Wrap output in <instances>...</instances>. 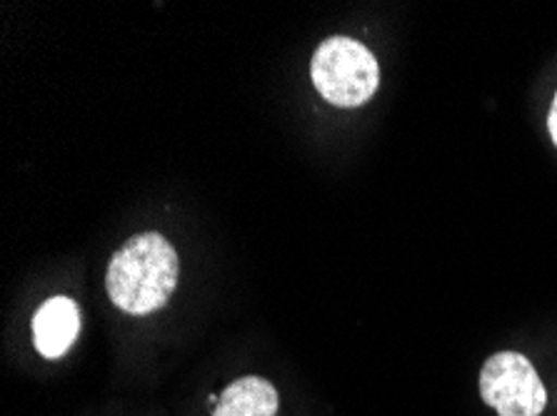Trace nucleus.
I'll list each match as a JSON object with an SVG mask.
<instances>
[{"mask_svg":"<svg viewBox=\"0 0 557 416\" xmlns=\"http://www.w3.org/2000/svg\"><path fill=\"white\" fill-rule=\"evenodd\" d=\"M178 285V254L160 232L131 237L113 254L106 290L115 307L128 314H150L171 300Z\"/></svg>","mask_w":557,"mask_h":416,"instance_id":"f257e3e1","label":"nucleus"},{"mask_svg":"<svg viewBox=\"0 0 557 416\" xmlns=\"http://www.w3.org/2000/svg\"><path fill=\"white\" fill-rule=\"evenodd\" d=\"M312 83L327 103L358 108L375 96L380 71L373 53L358 40L335 36L320 42L310 65Z\"/></svg>","mask_w":557,"mask_h":416,"instance_id":"f03ea898","label":"nucleus"},{"mask_svg":"<svg viewBox=\"0 0 557 416\" xmlns=\"http://www.w3.org/2000/svg\"><path fill=\"white\" fill-rule=\"evenodd\" d=\"M480 394L500 416H540L547 404L535 367L518 352H497L485 362Z\"/></svg>","mask_w":557,"mask_h":416,"instance_id":"7ed1b4c3","label":"nucleus"},{"mask_svg":"<svg viewBox=\"0 0 557 416\" xmlns=\"http://www.w3.org/2000/svg\"><path fill=\"white\" fill-rule=\"evenodd\" d=\"M81 329V314L73 300L53 297L33 317V337H36L38 352L48 360L63 356L75 342Z\"/></svg>","mask_w":557,"mask_h":416,"instance_id":"20e7f679","label":"nucleus"},{"mask_svg":"<svg viewBox=\"0 0 557 416\" xmlns=\"http://www.w3.org/2000/svg\"><path fill=\"white\" fill-rule=\"evenodd\" d=\"M277 392L263 377H243L233 381L218 399L213 416H275Z\"/></svg>","mask_w":557,"mask_h":416,"instance_id":"39448f33","label":"nucleus"},{"mask_svg":"<svg viewBox=\"0 0 557 416\" xmlns=\"http://www.w3.org/2000/svg\"><path fill=\"white\" fill-rule=\"evenodd\" d=\"M547 127H550V138L557 148V96L553 100V108H550V117H547Z\"/></svg>","mask_w":557,"mask_h":416,"instance_id":"423d86ee","label":"nucleus"}]
</instances>
